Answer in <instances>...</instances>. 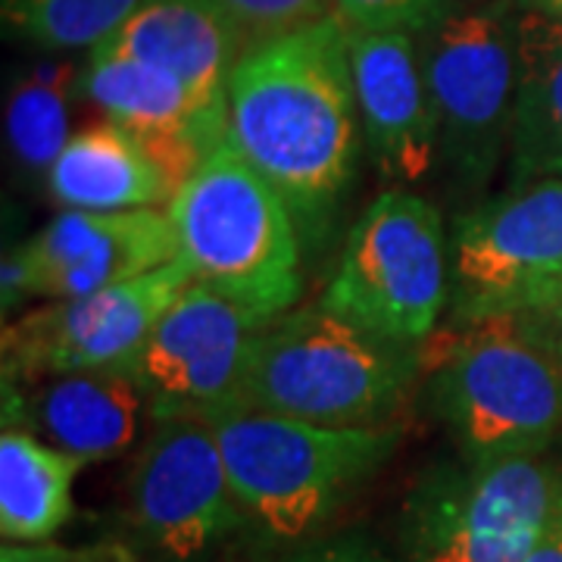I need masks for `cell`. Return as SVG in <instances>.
Masks as SVG:
<instances>
[{"mask_svg": "<svg viewBox=\"0 0 562 562\" xmlns=\"http://www.w3.org/2000/svg\"><path fill=\"white\" fill-rule=\"evenodd\" d=\"M228 140L291 206L303 232L319 228L357 169V88L350 25L310 22L262 41L232 69Z\"/></svg>", "mask_w": 562, "mask_h": 562, "instance_id": "obj_1", "label": "cell"}, {"mask_svg": "<svg viewBox=\"0 0 562 562\" xmlns=\"http://www.w3.org/2000/svg\"><path fill=\"white\" fill-rule=\"evenodd\" d=\"M422 372L469 462L535 457L562 441V362L525 313L431 335Z\"/></svg>", "mask_w": 562, "mask_h": 562, "instance_id": "obj_2", "label": "cell"}, {"mask_svg": "<svg viewBox=\"0 0 562 562\" xmlns=\"http://www.w3.org/2000/svg\"><path fill=\"white\" fill-rule=\"evenodd\" d=\"M419 375L422 344L387 341L316 303L262 328L238 406L328 428H372L391 425Z\"/></svg>", "mask_w": 562, "mask_h": 562, "instance_id": "obj_3", "label": "cell"}, {"mask_svg": "<svg viewBox=\"0 0 562 562\" xmlns=\"http://www.w3.org/2000/svg\"><path fill=\"white\" fill-rule=\"evenodd\" d=\"M194 284L272 322L303 288L297 220L225 138L166 206Z\"/></svg>", "mask_w": 562, "mask_h": 562, "instance_id": "obj_4", "label": "cell"}, {"mask_svg": "<svg viewBox=\"0 0 562 562\" xmlns=\"http://www.w3.org/2000/svg\"><path fill=\"white\" fill-rule=\"evenodd\" d=\"M216 441L250 522L294 541L316 531L401 443L397 425L328 428L250 406L198 416Z\"/></svg>", "mask_w": 562, "mask_h": 562, "instance_id": "obj_5", "label": "cell"}, {"mask_svg": "<svg viewBox=\"0 0 562 562\" xmlns=\"http://www.w3.org/2000/svg\"><path fill=\"white\" fill-rule=\"evenodd\" d=\"M319 303L387 341H428L450 303L438 210L413 191H382L350 228Z\"/></svg>", "mask_w": 562, "mask_h": 562, "instance_id": "obj_6", "label": "cell"}, {"mask_svg": "<svg viewBox=\"0 0 562 562\" xmlns=\"http://www.w3.org/2000/svg\"><path fill=\"white\" fill-rule=\"evenodd\" d=\"M422 72L438 120L441 160L462 184L494 176L519 88V3L450 7L416 35Z\"/></svg>", "mask_w": 562, "mask_h": 562, "instance_id": "obj_7", "label": "cell"}, {"mask_svg": "<svg viewBox=\"0 0 562 562\" xmlns=\"http://www.w3.org/2000/svg\"><path fill=\"white\" fill-rule=\"evenodd\" d=\"M450 247V322L535 313L562 301V179L513 184L460 213Z\"/></svg>", "mask_w": 562, "mask_h": 562, "instance_id": "obj_8", "label": "cell"}, {"mask_svg": "<svg viewBox=\"0 0 562 562\" xmlns=\"http://www.w3.org/2000/svg\"><path fill=\"white\" fill-rule=\"evenodd\" d=\"M553 501L550 450L435 472L409 513L413 562H525Z\"/></svg>", "mask_w": 562, "mask_h": 562, "instance_id": "obj_9", "label": "cell"}, {"mask_svg": "<svg viewBox=\"0 0 562 562\" xmlns=\"http://www.w3.org/2000/svg\"><path fill=\"white\" fill-rule=\"evenodd\" d=\"M191 281L179 257L147 276L50 301L7 322L0 341L3 387L69 372L135 369L150 331Z\"/></svg>", "mask_w": 562, "mask_h": 562, "instance_id": "obj_10", "label": "cell"}, {"mask_svg": "<svg viewBox=\"0 0 562 562\" xmlns=\"http://www.w3.org/2000/svg\"><path fill=\"white\" fill-rule=\"evenodd\" d=\"M128 472V519L169 560H194L250 522L213 428L198 416H162Z\"/></svg>", "mask_w": 562, "mask_h": 562, "instance_id": "obj_11", "label": "cell"}, {"mask_svg": "<svg viewBox=\"0 0 562 562\" xmlns=\"http://www.w3.org/2000/svg\"><path fill=\"white\" fill-rule=\"evenodd\" d=\"M179 260L166 210H66L3 260V310L81 297Z\"/></svg>", "mask_w": 562, "mask_h": 562, "instance_id": "obj_12", "label": "cell"}, {"mask_svg": "<svg viewBox=\"0 0 562 562\" xmlns=\"http://www.w3.org/2000/svg\"><path fill=\"white\" fill-rule=\"evenodd\" d=\"M266 325L191 281L162 313L132 369L150 397L154 419L238 406L254 344Z\"/></svg>", "mask_w": 562, "mask_h": 562, "instance_id": "obj_13", "label": "cell"}, {"mask_svg": "<svg viewBox=\"0 0 562 562\" xmlns=\"http://www.w3.org/2000/svg\"><path fill=\"white\" fill-rule=\"evenodd\" d=\"M350 66L362 135L379 172L401 184L422 181L441 150L416 35L350 29Z\"/></svg>", "mask_w": 562, "mask_h": 562, "instance_id": "obj_14", "label": "cell"}, {"mask_svg": "<svg viewBox=\"0 0 562 562\" xmlns=\"http://www.w3.org/2000/svg\"><path fill=\"white\" fill-rule=\"evenodd\" d=\"M144 403L150 397L132 369L69 372L3 387V428H22L88 465L135 443Z\"/></svg>", "mask_w": 562, "mask_h": 562, "instance_id": "obj_15", "label": "cell"}, {"mask_svg": "<svg viewBox=\"0 0 562 562\" xmlns=\"http://www.w3.org/2000/svg\"><path fill=\"white\" fill-rule=\"evenodd\" d=\"M244 38L222 0H140L135 13L94 47L106 57H132L179 76L203 103H225Z\"/></svg>", "mask_w": 562, "mask_h": 562, "instance_id": "obj_16", "label": "cell"}, {"mask_svg": "<svg viewBox=\"0 0 562 562\" xmlns=\"http://www.w3.org/2000/svg\"><path fill=\"white\" fill-rule=\"evenodd\" d=\"M54 201L66 210H162L179 194L160 154L120 122H94L66 140L47 169Z\"/></svg>", "mask_w": 562, "mask_h": 562, "instance_id": "obj_17", "label": "cell"}, {"mask_svg": "<svg viewBox=\"0 0 562 562\" xmlns=\"http://www.w3.org/2000/svg\"><path fill=\"white\" fill-rule=\"evenodd\" d=\"M509 160L513 184L562 179V25L522 7Z\"/></svg>", "mask_w": 562, "mask_h": 562, "instance_id": "obj_18", "label": "cell"}, {"mask_svg": "<svg viewBox=\"0 0 562 562\" xmlns=\"http://www.w3.org/2000/svg\"><path fill=\"white\" fill-rule=\"evenodd\" d=\"M85 462L22 428L0 435V535L7 543L50 541L72 519Z\"/></svg>", "mask_w": 562, "mask_h": 562, "instance_id": "obj_19", "label": "cell"}, {"mask_svg": "<svg viewBox=\"0 0 562 562\" xmlns=\"http://www.w3.org/2000/svg\"><path fill=\"white\" fill-rule=\"evenodd\" d=\"M140 0H0L3 22L44 50L101 47Z\"/></svg>", "mask_w": 562, "mask_h": 562, "instance_id": "obj_20", "label": "cell"}, {"mask_svg": "<svg viewBox=\"0 0 562 562\" xmlns=\"http://www.w3.org/2000/svg\"><path fill=\"white\" fill-rule=\"evenodd\" d=\"M66 69L44 66L35 69L10 98L7 110V132L16 157L35 169H50L60 157L69 135V113H66Z\"/></svg>", "mask_w": 562, "mask_h": 562, "instance_id": "obj_21", "label": "cell"}, {"mask_svg": "<svg viewBox=\"0 0 562 562\" xmlns=\"http://www.w3.org/2000/svg\"><path fill=\"white\" fill-rule=\"evenodd\" d=\"M232 22L241 32L244 47H257L262 41L288 35L310 22L338 16L335 0H222ZM244 50V54H247Z\"/></svg>", "mask_w": 562, "mask_h": 562, "instance_id": "obj_22", "label": "cell"}, {"mask_svg": "<svg viewBox=\"0 0 562 562\" xmlns=\"http://www.w3.org/2000/svg\"><path fill=\"white\" fill-rule=\"evenodd\" d=\"M338 16L357 32L419 35L453 7V0H335Z\"/></svg>", "mask_w": 562, "mask_h": 562, "instance_id": "obj_23", "label": "cell"}, {"mask_svg": "<svg viewBox=\"0 0 562 562\" xmlns=\"http://www.w3.org/2000/svg\"><path fill=\"white\" fill-rule=\"evenodd\" d=\"M0 562H138L135 550L122 541H94L63 547L54 541L3 543Z\"/></svg>", "mask_w": 562, "mask_h": 562, "instance_id": "obj_24", "label": "cell"}, {"mask_svg": "<svg viewBox=\"0 0 562 562\" xmlns=\"http://www.w3.org/2000/svg\"><path fill=\"white\" fill-rule=\"evenodd\" d=\"M279 562H391L379 547L360 541V538H338V541H322L301 547Z\"/></svg>", "mask_w": 562, "mask_h": 562, "instance_id": "obj_25", "label": "cell"}, {"mask_svg": "<svg viewBox=\"0 0 562 562\" xmlns=\"http://www.w3.org/2000/svg\"><path fill=\"white\" fill-rule=\"evenodd\" d=\"M528 319L535 322L538 335L543 341L550 344V350L557 353V360L562 362V301H557L547 310H535V313H525Z\"/></svg>", "mask_w": 562, "mask_h": 562, "instance_id": "obj_26", "label": "cell"}, {"mask_svg": "<svg viewBox=\"0 0 562 562\" xmlns=\"http://www.w3.org/2000/svg\"><path fill=\"white\" fill-rule=\"evenodd\" d=\"M522 10H531V13H541L550 22L562 25V0H516Z\"/></svg>", "mask_w": 562, "mask_h": 562, "instance_id": "obj_27", "label": "cell"}, {"mask_svg": "<svg viewBox=\"0 0 562 562\" xmlns=\"http://www.w3.org/2000/svg\"><path fill=\"white\" fill-rule=\"evenodd\" d=\"M469 3H472V0H469Z\"/></svg>", "mask_w": 562, "mask_h": 562, "instance_id": "obj_28", "label": "cell"}]
</instances>
